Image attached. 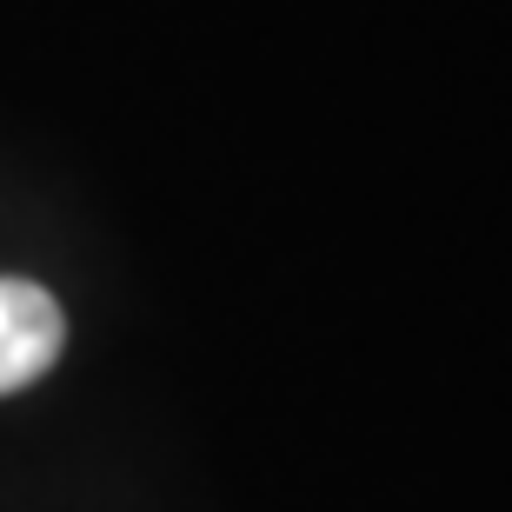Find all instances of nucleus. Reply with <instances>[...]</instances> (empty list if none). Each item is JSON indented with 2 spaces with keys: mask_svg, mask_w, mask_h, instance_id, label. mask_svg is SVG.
I'll use <instances>...</instances> for the list:
<instances>
[{
  "mask_svg": "<svg viewBox=\"0 0 512 512\" xmlns=\"http://www.w3.org/2000/svg\"><path fill=\"white\" fill-rule=\"evenodd\" d=\"M60 346H67V313L47 286L7 280L0 273V399L20 393L54 373Z\"/></svg>",
  "mask_w": 512,
  "mask_h": 512,
  "instance_id": "1",
  "label": "nucleus"
}]
</instances>
